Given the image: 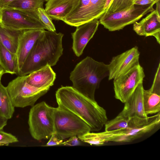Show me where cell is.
Returning <instances> with one entry per match:
<instances>
[{
	"instance_id": "cell-1",
	"label": "cell",
	"mask_w": 160,
	"mask_h": 160,
	"mask_svg": "<svg viewBox=\"0 0 160 160\" xmlns=\"http://www.w3.org/2000/svg\"><path fill=\"white\" fill-rule=\"evenodd\" d=\"M58 107L75 114L88 124L91 131H100L108 121L105 110L72 86H62L55 94Z\"/></svg>"
},
{
	"instance_id": "cell-2",
	"label": "cell",
	"mask_w": 160,
	"mask_h": 160,
	"mask_svg": "<svg viewBox=\"0 0 160 160\" xmlns=\"http://www.w3.org/2000/svg\"><path fill=\"white\" fill-rule=\"evenodd\" d=\"M63 35L61 32L44 30L36 41L18 75H27L47 65H55L62 54Z\"/></svg>"
},
{
	"instance_id": "cell-3",
	"label": "cell",
	"mask_w": 160,
	"mask_h": 160,
	"mask_svg": "<svg viewBox=\"0 0 160 160\" xmlns=\"http://www.w3.org/2000/svg\"><path fill=\"white\" fill-rule=\"evenodd\" d=\"M108 74V64L88 56L76 65L70 73V79L75 89L87 97L95 100L96 90Z\"/></svg>"
},
{
	"instance_id": "cell-4",
	"label": "cell",
	"mask_w": 160,
	"mask_h": 160,
	"mask_svg": "<svg viewBox=\"0 0 160 160\" xmlns=\"http://www.w3.org/2000/svg\"><path fill=\"white\" fill-rule=\"evenodd\" d=\"M157 124V121L152 117L142 118L135 116L130 119L127 128L98 132L97 137L101 145L109 142H129L150 132Z\"/></svg>"
},
{
	"instance_id": "cell-5",
	"label": "cell",
	"mask_w": 160,
	"mask_h": 160,
	"mask_svg": "<svg viewBox=\"0 0 160 160\" xmlns=\"http://www.w3.org/2000/svg\"><path fill=\"white\" fill-rule=\"evenodd\" d=\"M55 108L44 101L32 107L29 113L28 123L30 133L35 139L39 141L48 139L54 132Z\"/></svg>"
},
{
	"instance_id": "cell-6",
	"label": "cell",
	"mask_w": 160,
	"mask_h": 160,
	"mask_svg": "<svg viewBox=\"0 0 160 160\" xmlns=\"http://www.w3.org/2000/svg\"><path fill=\"white\" fill-rule=\"evenodd\" d=\"M27 75L17 77L10 82L6 88L15 107L33 106L37 100L45 94L50 87L39 88L26 81Z\"/></svg>"
},
{
	"instance_id": "cell-7",
	"label": "cell",
	"mask_w": 160,
	"mask_h": 160,
	"mask_svg": "<svg viewBox=\"0 0 160 160\" xmlns=\"http://www.w3.org/2000/svg\"><path fill=\"white\" fill-rule=\"evenodd\" d=\"M155 3L145 5H133L130 7L113 12H106L99 19V23L110 31H119L133 24L154 10Z\"/></svg>"
},
{
	"instance_id": "cell-8",
	"label": "cell",
	"mask_w": 160,
	"mask_h": 160,
	"mask_svg": "<svg viewBox=\"0 0 160 160\" xmlns=\"http://www.w3.org/2000/svg\"><path fill=\"white\" fill-rule=\"evenodd\" d=\"M54 132L63 140L91 131L84 121L73 113L58 107L53 113Z\"/></svg>"
},
{
	"instance_id": "cell-9",
	"label": "cell",
	"mask_w": 160,
	"mask_h": 160,
	"mask_svg": "<svg viewBox=\"0 0 160 160\" xmlns=\"http://www.w3.org/2000/svg\"><path fill=\"white\" fill-rule=\"evenodd\" d=\"M1 25L11 29H47L39 19L37 11H23L7 8L1 10Z\"/></svg>"
},
{
	"instance_id": "cell-10",
	"label": "cell",
	"mask_w": 160,
	"mask_h": 160,
	"mask_svg": "<svg viewBox=\"0 0 160 160\" xmlns=\"http://www.w3.org/2000/svg\"><path fill=\"white\" fill-rule=\"evenodd\" d=\"M106 0H80L78 5L62 21L77 27L95 19H98L105 13Z\"/></svg>"
},
{
	"instance_id": "cell-11",
	"label": "cell",
	"mask_w": 160,
	"mask_h": 160,
	"mask_svg": "<svg viewBox=\"0 0 160 160\" xmlns=\"http://www.w3.org/2000/svg\"><path fill=\"white\" fill-rule=\"evenodd\" d=\"M145 77L139 63L113 79L115 98L124 103L139 84L143 83Z\"/></svg>"
},
{
	"instance_id": "cell-12",
	"label": "cell",
	"mask_w": 160,
	"mask_h": 160,
	"mask_svg": "<svg viewBox=\"0 0 160 160\" xmlns=\"http://www.w3.org/2000/svg\"><path fill=\"white\" fill-rule=\"evenodd\" d=\"M140 52L135 46L113 57L108 64V80L114 79L139 63Z\"/></svg>"
},
{
	"instance_id": "cell-13",
	"label": "cell",
	"mask_w": 160,
	"mask_h": 160,
	"mask_svg": "<svg viewBox=\"0 0 160 160\" xmlns=\"http://www.w3.org/2000/svg\"><path fill=\"white\" fill-rule=\"evenodd\" d=\"M99 24L98 19L92 20L77 26L75 31L71 33L72 49L77 57L82 54L88 43L97 30Z\"/></svg>"
},
{
	"instance_id": "cell-14",
	"label": "cell",
	"mask_w": 160,
	"mask_h": 160,
	"mask_svg": "<svg viewBox=\"0 0 160 160\" xmlns=\"http://www.w3.org/2000/svg\"><path fill=\"white\" fill-rule=\"evenodd\" d=\"M144 89L143 83L138 85L126 101L122 111L118 115L127 119L136 116L144 118L148 116L144 111L143 94Z\"/></svg>"
},
{
	"instance_id": "cell-15",
	"label": "cell",
	"mask_w": 160,
	"mask_h": 160,
	"mask_svg": "<svg viewBox=\"0 0 160 160\" xmlns=\"http://www.w3.org/2000/svg\"><path fill=\"white\" fill-rule=\"evenodd\" d=\"M139 22L133 23V29L138 35L154 37L160 43V16L155 10Z\"/></svg>"
},
{
	"instance_id": "cell-16",
	"label": "cell",
	"mask_w": 160,
	"mask_h": 160,
	"mask_svg": "<svg viewBox=\"0 0 160 160\" xmlns=\"http://www.w3.org/2000/svg\"><path fill=\"white\" fill-rule=\"evenodd\" d=\"M44 30L43 29H35L22 31L19 37L16 53L18 73L36 41Z\"/></svg>"
},
{
	"instance_id": "cell-17",
	"label": "cell",
	"mask_w": 160,
	"mask_h": 160,
	"mask_svg": "<svg viewBox=\"0 0 160 160\" xmlns=\"http://www.w3.org/2000/svg\"><path fill=\"white\" fill-rule=\"evenodd\" d=\"M80 0H48L45 10L52 20L63 21L78 4Z\"/></svg>"
},
{
	"instance_id": "cell-18",
	"label": "cell",
	"mask_w": 160,
	"mask_h": 160,
	"mask_svg": "<svg viewBox=\"0 0 160 160\" xmlns=\"http://www.w3.org/2000/svg\"><path fill=\"white\" fill-rule=\"evenodd\" d=\"M56 74L51 67L47 65L27 75L26 81L39 88L50 87L54 84Z\"/></svg>"
},
{
	"instance_id": "cell-19",
	"label": "cell",
	"mask_w": 160,
	"mask_h": 160,
	"mask_svg": "<svg viewBox=\"0 0 160 160\" xmlns=\"http://www.w3.org/2000/svg\"><path fill=\"white\" fill-rule=\"evenodd\" d=\"M22 32V31L8 28L1 24L0 26V42L11 52L16 54Z\"/></svg>"
},
{
	"instance_id": "cell-20",
	"label": "cell",
	"mask_w": 160,
	"mask_h": 160,
	"mask_svg": "<svg viewBox=\"0 0 160 160\" xmlns=\"http://www.w3.org/2000/svg\"><path fill=\"white\" fill-rule=\"evenodd\" d=\"M0 65L5 73L18 75V62L16 53L11 52L0 42Z\"/></svg>"
},
{
	"instance_id": "cell-21",
	"label": "cell",
	"mask_w": 160,
	"mask_h": 160,
	"mask_svg": "<svg viewBox=\"0 0 160 160\" xmlns=\"http://www.w3.org/2000/svg\"><path fill=\"white\" fill-rule=\"evenodd\" d=\"M143 98L144 111L147 115L160 112V95L152 92L149 89H144Z\"/></svg>"
},
{
	"instance_id": "cell-22",
	"label": "cell",
	"mask_w": 160,
	"mask_h": 160,
	"mask_svg": "<svg viewBox=\"0 0 160 160\" xmlns=\"http://www.w3.org/2000/svg\"><path fill=\"white\" fill-rule=\"evenodd\" d=\"M14 108L6 87L0 83V116L8 120L11 119L14 112Z\"/></svg>"
},
{
	"instance_id": "cell-23",
	"label": "cell",
	"mask_w": 160,
	"mask_h": 160,
	"mask_svg": "<svg viewBox=\"0 0 160 160\" xmlns=\"http://www.w3.org/2000/svg\"><path fill=\"white\" fill-rule=\"evenodd\" d=\"M44 1V0H15L7 8L23 11H37L38 8H43Z\"/></svg>"
},
{
	"instance_id": "cell-24",
	"label": "cell",
	"mask_w": 160,
	"mask_h": 160,
	"mask_svg": "<svg viewBox=\"0 0 160 160\" xmlns=\"http://www.w3.org/2000/svg\"><path fill=\"white\" fill-rule=\"evenodd\" d=\"M129 120L118 115L113 119L107 122L104 125L105 131H112L126 128L128 126Z\"/></svg>"
},
{
	"instance_id": "cell-25",
	"label": "cell",
	"mask_w": 160,
	"mask_h": 160,
	"mask_svg": "<svg viewBox=\"0 0 160 160\" xmlns=\"http://www.w3.org/2000/svg\"><path fill=\"white\" fill-rule=\"evenodd\" d=\"M134 0H112L106 12H113L127 9L133 5Z\"/></svg>"
},
{
	"instance_id": "cell-26",
	"label": "cell",
	"mask_w": 160,
	"mask_h": 160,
	"mask_svg": "<svg viewBox=\"0 0 160 160\" xmlns=\"http://www.w3.org/2000/svg\"><path fill=\"white\" fill-rule=\"evenodd\" d=\"M38 18L48 31L55 32L56 28L52 20L43 8H39L37 10Z\"/></svg>"
},
{
	"instance_id": "cell-27",
	"label": "cell",
	"mask_w": 160,
	"mask_h": 160,
	"mask_svg": "<svg viewBox=\"0 0 160 160\" xmlns=\"http://www.w3.org/2000/svg\"><path fill=\"white\" fill-rule=\"evenodd\" d=\"M18 142V139L14 135L0 130V146H8Z\"/></svg>"
},
{
	"instance_id": "cell-28",
	"label": "cell",
	"mask_w": 160,
	"mask_h": 160,
	"mask_svg": "<svg viewBox=\"0 0 160 160\" xmlns=\"http://www.w3.org/2000/svg\"><path fill=\"white\" fill-rule=\"evenodd\" d=\"M149 90L160 95V63H159L154 76L153 82Z\"/></svg>"
},
{
	"instance_id": "cell-29",
	"label": "cell",
	"mask_w": 160,
	"mask_h": 160,
	"mask_svg": "<svg viewBox=\"0 0 160 160\" xmlns=\"http://www.w3.org/2000/svg\"><path fill=\"white\" fill-rule=\"evenodd\" d=\"M50 138L49 141L44 146H50L61 145L63 142V140L55 132H54L52 134Z\"/></svg>"
},
{
	"instance_id": "cell-30",
	"label": "cell",
	"mask_w": 160,
	"mask_h": 160,
	"mask_svg": "<svg viewBox=\"0 0 160 160\" xmlns=\"http://www.w3.org/2000/svg\"><path fill=\"white\" fill-rule=\"evenodd\" d=\"M81 144V142L78 137L73 136L69 138L67 140L63 142L62 144L64 146H76Z\"/></svg>"
},
{
	"instance_id": "cell-31",
	"label": "cell",
	"mask_w": 160,
	"mask_h": 160,
	"mask_svg": "<svg viewBox=\"0 0 160 160\" xmlns=\"http://www.w3.org/2000/svg\"><path fill=\"white\" fill-rule=\"evenodd\" d=\"M159 0H134L133 4L138 6H145L156 3Z\"/></svg>"
},
{
	"instance_id": "cell-32",
	"label": "cell",
	"mask_w": 160,
	"mask_h": 160,
	"mask_svg": "<svg viewBox=\"0 0 160 160\" xmlns=\"http://www.w3.org/2000/svg\"><path fill=\"white\" fill-rule=\"evenodd\" d=\"M15 0H0V10L7 8L8 6Z\"/></svg>"
},
{
	"instance_id": "cell-33",
	"label": "cell",
	"mask_w": 160,
	"mask_h": 160,
	"mask_svg": "<svg viewBox=\"0 0 160 160\" xmlns=\"http://www.w3.org/2000/svg\"><path fill=\"white\" fill-rule=\"evenodd\" d=\"M8 119L0 116V130H2L7 124Z\"/></svg>"
},
{
	"instance_id": "cell-34",
	"label": "cell",
	"mask_w": 160,
	"mask_h": 160,
	"mask_svg": "<svg viewBox=\"0 0 160 160\" xmlns=\"http://www.w3.org/2000/svg\"><path fill=\"white\" fill-rule=\"evenodd\" d=\"M112 0H106L105 5L104 7V10L106 11Z\"/></svg>"
},
{
	"instance_id": "cell-35",
	"label": "cell",
	"mask_w": 160,
	"mask_h": 160,
	"mask_svg": "<svg viewBox=\"0 0 160 160\" xmlns=\"http://www.w3.org/2000/svg\"><path fill=\"white\" fill-rule=\"evenodd\" d=\"M156 4V8L155 10L158 14H160V0L158 1Z\"/></svg>"
},
{
	"instance_id": "cell-36",
	"label": "cell",
	"mask_w": 160,
	"mask_h": 160,
	"mask_svg": "<svg viewBox=\"0 0 160 160\" xmlns=\"http://www.w3.org/2000/svg\"><path fill=\"white\" fill-rule=\"evenodd\" d=\"M5 73L4 70L0 65V83H1V80L2 76Z\"/></svg>"
},
{
	"instance_id": "cell-37",
	"label": "cell",
	"mask_w": 160,
	"mask_h": 160,
	"mask_svg": "<svg viewBox=\"0 0 160 160\" xmlns=\"http://www.w3.org/2000/svg\"><path fill=\"white\" fill-rule=\"evenodd\" d=\"M1 24V10H0V26Z\"/></svg>"
},
{
	"instance_id": "cell-38",
	"label": "cell",
	"mask_w": 160,
	"mask_h": 160,
	"mask_svg": "<svg viewBox=\"0 0 160 160\" xmlns=\"http://www.w3.org/2000/svg\"><path fill=\"white\" fill-rule=\"evenodd\" d=\"M45 1L47 2L48 0H44Z\"/></svg>"
}]
</instances>
